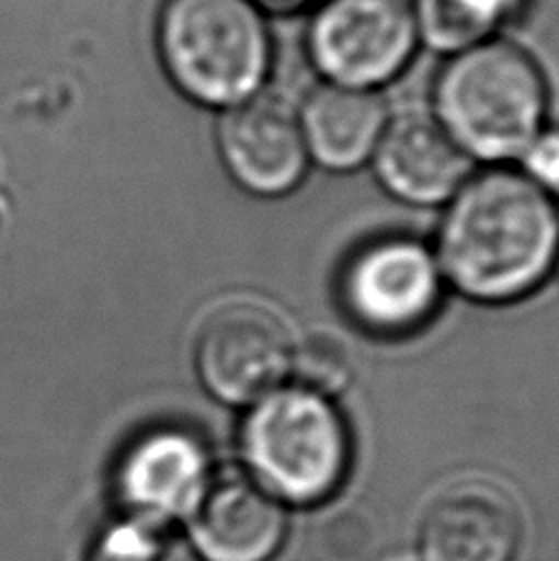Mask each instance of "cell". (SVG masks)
Segmentation results:
<instances>
[{
    "mask_svg": "<svg viewBox=\"0 0 559 561\" xmlns=\"http://www.w3.org/2000/svg\"><path fill=\"white\" fill-rule=\"evenodd\" d=\"M559 254V207L523 170L493 165L448 199L434 256L444 284L474 304L503 306L543 284Z\"/></svg>",
    "mask_w": 559,
    "mask_h": 561,
    "instance_id": "cell-1",
    "label": "cell"
},
{
    "mask_svg": "<svg viewBox=\"0 0 559 561\" xmlns=\"http://www.w3.org/2000/svg\"><path fill=\"white\" fill-rule=\"evenodd\" d=\"M432 116L471 160H521L543 134L545 77L523 47L491 37L446 59Z\"/></svg>",
    "mask_w": 559,
    "mask_h": 561,
    "instance_id": "cell-2",
    "label": "cell"
},
{
    "mask_svg": "<svg viewBox=\"0 0 559 561\" xmlns=\"http://www.w3.org/2000/svg\"><path fill=\"white\" fill-rule=\"evenodd\" d=\"M156 47L178 92L207 108L262 94L272 72V35L252 0H166Z\"/></svg>",
    "mask_w": 559,
    "mask_h": 561,
    "instance_id": "cell-3",
    "label": "cell"
},
{
    "mask_svg": "<svg viewBox=\"0 0 559 561\" xmlns=\"http://www.w3.org/2000/svg\"><path fill=\"white\" fill-rule=\"evenodd\" d=\"M239 450L259 485L292 505H318L338 493L353 444L331 397L282 385L249 404Z\"/></svg>",
    "mask_w": 559,
    "mask_h": 561,
    "instance_id": "cell-4",
    "label": "cell"
},
{
    "mask_svg": "<svg viewBox=\"0 0 559 561\" xmlns=\"http://www.w3.org/2000/svg\"><path fill=\"white\" fill-rule=\"evenodd\" d=\"M419 43L414 0H318L306 30L308 57L326 84L367 92L402 75Z\"/></svg>",
    "mask_w": 559,
    "mask_h": 561,
    "instance_id": "cell-5",
    "label": "cell"
},
{
    "mask_svg": "<svg viewBox=\"0 0 559 561\" xmlns=\"http://www.w3.org/2000/svg\"><path fill=\"white\" fill-rule=\"evenodd\" d=\"M444 286L434 249L409 237H385L347 259L338 296L365 333L399 337L434 318Z\"/></svg>",
    "mask_w": 559,
    "mask_h": 561,
    "instance_id": "cell-6",
    "label": "cell"
},
{
    "mask_svg": "<svg viewBox=\"0 0 559 561\" xmlns=\"http://www.w3.org/2000/svg\"><path fill=\"white\" fill-rule=\"evenodd\" d=\"M294 337L272 308L227 304L199 328L195 369L199 382L225 404H254L292 377Z\"/></svg>",
    "mask_w": 559,
    "mask_h": 561,
    "instance_id": "cell-7",
    "label": "cell"
},
{
    "mask_svg": "<svg viewBox=\"0 0 559 561\" xmlns=\"http://www.w3.org/2000/svg\"><path fill=\"white\" fill-rule=\"evenodd\" d=\"M217 150L229 178L256 197L288 195L311 163L298 112L266 92L227 108L217 128Z\"/></svg>",
    "mask_w": 559,
    "mask_h": 561,
    "instance_id": "cell-8",
    "label": "cell"
},
{
    "mask_svg": "<svg viewBox=\"0 0 559 561\" xmlns=\"http://www.w3.org/2000/svg\"><path fill=\"white\" fill-rule=\"evenodd\" d=\"M213 478L207 446L181 426H156L124 450L116 468V495L128 517L187 515Z\"/></svg>",
    "mask_w": 559,
    "mask_h": 561,
    "instance_id": "cell-9",
    "label": "cell"
},
{
    "mask_svg": "<svg viewBox=\"0 0 559 561\" xmlns=\"http://www.w3.org/2000/svg\"><path fill=\"white\" fill-rule=\"evenodd\" d=\"M187 529L207 561H269L284 542L286 513L252 476L223 470L187 513Z\"/></svg>",
    "mask_w": 559,
    "mask_h": 561,
    "instance_id": "cell-10",
    "label": "cell"
},
{
    "mask_svg": "<svg viewBox=\"0 0 559 561\" xmlns=\"http://www.w3.org/2000/svg\"><path fill=\"white\" fill-rule=\"evenodd\" d=\"M521 513L493 480L464 478L426 510L424 561H511L521 545Z\"/></svg>",
    "mask_w": 559,
    "mask_h": 561,
    "instance_id": "cell-11",
    "label": "cell"
},
{
    "mask_svg": "<svg viewBox=\"0 0 559 561\" xmlns=\"http://www.w3.org/2000/svg\"><path fill=\"white\" fill-rule=\"evenodd\" d=\"M370 163L389 195L417 207L448 203L471 178V158L432 114L387 122Z\"/></svg>",
    "mask_w": 559,
    "mask_h": 561,
    "instance_id": "cell-12",
    "label": "cell"
},
{
    "mask_svg": "<svg viewBox=\"0 0 559 561\" xmlns=\"http://www.w3.org/2000/svg\"><path fill=\"white\" fill-rule=\"evenodd\" d=\"M298 122L308 158L333 173H347L370 163L389 118L377 92L323 84L298 108Z\"/></svg>",
    "mask_w": 559,
    "mask_h": 561,
    "instance_id": "cell-13",
    "label": "cell"
},
{
    "mask_svg": "<svg viewBox=\"0 0 559 561\" xmlns=\"http://www.w3.org/2000/svg\"><path fill=\"white\" fill-rule=\"evenodd\" d=\"M523 5L525 0H419L414 3L419 39L438 53L456 55L491 39Z\"/></svg>",
    "mask_w": 559,
    "mask_h": 561,
    "instance_id": "cell-14",
    "label": "cell"
},
{
    "mask_svg": "<svg viewBox=\"0 0 559 561\" xmlns=\"http://www.w3.org/2000/svg\"><path fill=\"white\" fill-rule=\"evenodd\" d=\"M89 561H197V557L168 523L126 517L104 529Z\"/></svg>",
    "mask_w": 559,
    "mask_h": 561,
    "instance_id": "cell-15",
    "label": "cell"
},
{
    "mask_svg": "<svg viewBox=\"0 0 559 561\" xmlns=\"http://www.w3.org/2000/svg\"><path fill=\"white\" fill-rule=\"evenodd\" d=\"M292 377L294 385H301L323 397L343 392L353 377L351 350L335 333L318 330L304 343L294 345Z\"/></svg>",
    "mask_w": 559,
    "mask_h": 561,
    "instance_id": "cell-16",
    "label": "cell"
},
{
    "mask_svg": "<svg viewBox=\"0 0 559 561\" xmlns=\"http://www.w3.org/2000/svg\"><path fill=\"white\" fill-rule=\"evenodd\" d=\"M523 173L543 187L559 185V134H540L523 153Z\"/></svg>",
    "mask_w": 559,
    "mask_h": 561,
    "instance_id": "cell-17",
    "label": "cell"
},
{
    "mask_svg": "<svg viewBox=\"0 0 559 561\" xmlns=\"http://www.w3.org/2000/svg\"><path fill=\"white\" fill-rule=\"evenodd\" d=\"M252 3L262 10H272V13H292V10L318 3V0H252Z\"/></svg>",
    "mask_w": 559,
    "mask_h": 561,
    "instance_id": "cell-18",
    "label": "cell"
},
{
    "mask_svg": "<svg viewBox=\"0 0 559 561\" xmlns=\"http://www.w3.org/2000/svg\"><path fill=\"white\" fill-rule=\"evenodd\" d=\"M555 268H557V276H559V254H557V262H555Z\"/></svg>",
    "mask_w": 559,
    "mask_h": 561,
    "instance_id": "cell-19",
    "label": "cell"
}]
</instances>
